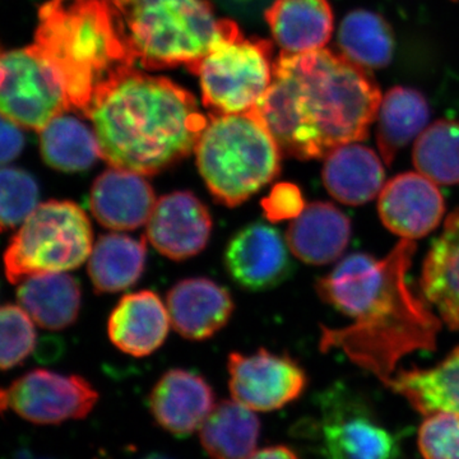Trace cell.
Masks as SVG:
<instances>
[{
	"instance_id": "1",
	"label": "cell",
	"mask_w": 459,
	"mask_h": 459,
	"mask_svg": "<svg viewBox=\"0 0 459 459\" xmlns=\"http://www.w3.org/2000/svg\"><path fill=\"white\" fill-rule=\"evenodd\" d=\"M415 252V243L402 238L385 259L346 256L316 283L320 299L352 319L347 327H322L320 350H340L385 385L402 358L435 349L442 325L407 283Z\"/></svg>"
},
{
	"instance_id": "2",
	"label": "cell",
	"mask_w": 459,
	"mask_h": 459,
	"mask_svg": "<svg viewBox=\"0 0 459 459\" xmlns=\"http://www.w3.org/2000/svg\"><path fill=\"white\" fill-rule=\"evenodd\" d=\"M380 102L379 86L367 69L323 48L299 54L282 51L255 111L281 152L312 160L367 140Z\"/></svg>"
},
{
	"instance_id": "3",
	"label": "cell",
	"mask_w": 459,
	"mask_h": 459,
	"mask_svg": "<svg viewBox=\"0 0 459 459\" xmlns=\"http://www.w3.org/2000/svg\"><path fill=\"white\" fill-rule=\"evenodd\" d=\"M101 157L113 168L156 175L186 159L208 123L197 100L169 78L133 71L91 108Z\"/></svg>"
},
{
	"instance_id": "4",
	"label": "cell",
	"mask_w": 459,
	"mask_h": 459,
	"mask_svg": "<svg viewBox=\"0 0 459 459\" xmlns=\"http://www.w3.org/2000/svg\"><path fill=\"white\" fill-rule=\"evenodd\" d=\"M33 45L59 74L69 108L86 117L137 62L111 0H49Z\"/></svg>"
},
{
	"instance_id": "5",
	"label": "cell",
	"mask_w": 459,
	"mask_h": 459,
	"mask_svg": "<svg viewBox=\"0 0 459 459\" xmlns=\"http://www.w3.org/2000/svg\"><path fill=\"white\" fill-rule=\"evenodd\" d=\"M195 151L205 186L226 207L244 204L280 174L282 152L255 108L211 114Z\"/></svg>"
},
{
	"instance_id": "6",
	"label": "cell",
	"mask_w": 459,
	"mask_h": 459,
	"mask_svg": "<svg viewBox=\"0 0 459 459\" xmlns=\"http://www.w3.org/2000/svg\"><path fill=\"white\" fill-rule=\"evenodd\" d=\"M129 47L147 71L189 65L228 31L207 0H111Z\"/></svg>"
},
{
	"instance_id": "7",
	"label": "cell",
	"mask_w": 459,
	"mask_h": 459,
	"mask_svg": "<svg viewBox=\"0 0 459 459\" xmlns=\"http://www.w3.org/2000/svg\"><path fill=\"white\" fill-rule=\"evenodd\" d=\"M89 216L72 201H48L27 217L4 253L9 282L75 270L92 252Z\"/></svg>"
},
{
	"instance_id": "8",
	"label": "cell",
	"mask_w": 459,
	"mask_h": 459,
	"mask_svg": "<svg viewBox=\"0 0 459 459\" xmlns=\"http://www.w3.org/2000/svg\"><path fill=\"white\" fill-rule=\"evenodd\" d=\"M186 68L198 75L202 99L211 113H246L256 108L273 81L272 44L244 38L231 21L222 38Z\"/></svg>"
},
{
	"instance_id": "9",
	"label": "cell",
	"mask_w": 459,
	"mask_h": 459,
	"mask_svg": "<svg viewBox=\"0 0 459 459\" xmlns=\"http://www.w3.org/2000/svg\"><path fill=\"white\" fill-rule=\"evenodd\" d=\"M66 110L71 108L62 80L35 45L0 53V113L41 132Z\"/></svg>"
},
{
	"instance_id": "10",
	"label": "cell",
	"mask_w": 459,
	"mask_h": 459,
	"mask_svg": "<svg viewBox=\"0 0 459 459\" xmlns=\"http://www.w3.org/2000/svg\"><path fill=\"white\" fill-rule=\"evenodd\" d=\"M99 394L89 380L35 369L0 388V413H16L38 425H56L90 415Z\"/></svg>"
},
{
	"instance_id": "11",
	"label": "cell",
	"mask_w": 459,
	"mask_h": 459,
	"mask_svg": "<svg viewBox=\"0 0 459 459\" xmlns=\"http://www.w3.org/2000/svg\"><path fill=\"white\" fill-rule=\"evenodd\" d=\"M322 449L325 459H397V439L347 389L323 395Z\"/></svg>"
},
{
	"instance_id": "12",
	"label": "cell",
	"mask_w": 459,
	"mask_h": 459,
	"mask_svg": "<svg viewBox=\"0 0 459 459\" xmlns=\"http://www.w3.org/2000/svg\"><path fill=\"white\" fill-rule=\"evenodd\" d=\"M228 369L232 400L255 412L282 409L300 397L307 385L298 362L265 349L252 355L230 353Z\"/></svg>"
},
{
	"instance_id": "13",
	"label": "cell",
	"mask_w": 459,
	"mask_h": 459,
	"mask_svg": "<svg viewBox=\"0 0 459 459\" xmlns=\"http://www.w3.org/2000/svg\"><path fill=\"white\" fill-rule=\"evenodd\" d=\"M226 271L234 282L249 291H265L285 282L292 273L289 250L279 230L250 223L229 241Z\"/></svg>"
},
{
	"instance_id": "14",
	"label": "cell",
	"mask_w": 459,
	"mask_h": 459,
	"mask_svg": "<svg viewBox=\"0 0 459 459\" xmlns=\"http://www.w3.org/2000/svg\"><path fill=\"white\" fill-rule=\"evenodd\" d=\"M212 232V217L204 202L188 190L172 192L156 202L146 237L157 252L174 261L199 255Z\"/></svg>"
},
{
	"instance_id": "15",
	"label": "cell",
	"mask_w": 459,
	"mask_h": 459,
	"mask_svg": "<svg viewBox=\"0 0 459 459\" xmlns=\"http://www.w3.org/2000/svg\"><path fill=\"white\" fill-rule=\"evenodd\" d=\"M444 210L443 195L437 184L416 172H404L389 180L383 186L377 204L385 228L409 240L433 231L439 225Z\"/></svg>"
},
{
	"instance_id": "16",
	"label": "cell",
	"mask_w": 459,
	"mask_h": 459,
	"mask_svg": "<svg viewBox=\"0 0 459 459\" xmlns=\"http://www.w3.org/2000/svg\"><path fill=\"white\" fill-rule=\"evenodd\" d=\"M216 398L207 380L193 371H166L150 394V409L160 428L178 437L199 430Z\"/></svg>"
},
{
	"instance_id": "17",
	"label": "cell",
	"mask_w": 459,
	"mask_h": 459,
	"mask_svg": "<svg viewBox=\"0 0 459 459\" xmlns=\"http://www.w3.org/2000/svg\"><path fill=\"white\" fill-rule=\"evenodd\" d=\"M156 204L155 190L143 175L111 168L93 181L90 208L104 228L131 231L148 222Z\"/></svg>"
},
{
	"instance_id": "18",
	"label": "cell",
	"mask_w": 459,
	"mask_h": 459,
	"mask_svg": "<svg viewBox=\"0 0 459 459\" xmlns=\"http://www.w3.org/2000/svg\"><path fill=\"white\" fill-rule=\"evenodd\" d=\"M166 301L175 331L193 341L208 340L221 331L235 307L229 290L204 277L175 283Z\"/></svg>"
},
{
	"instance_id": "19",
	"label": "cell",
	"mask_w": 459,
	"mask_h": 459,
	"mask_svg": "<svg viewBox=\"0 0 459 459\" xmlns=\"http://www.w3.org/2000/svg\"><path fill=\"white\" fill-rule=\"evenodd\" d=\"M170 322L168 307L156 292H133L123 296L111 313L108 337L120 351L144 358L165 342Z\"/></svg>"
},
{
	"instance_id": "20",
	"label": "cell",
	"mask_w": 459,
	"mask_h": 459,
	"mask_svg": "<svg viewBox=\"0 0 459 459\" xmlns=\"http://www.w3.org/2000/svg\"><path fill=\"white\" fill-rule=\"evenodd\" d=\"M351 223L342 211L327 202L304 208L286 232L289 249L296 258L312 265L336 261L349 246Z\"/></svg>"
},
{
	"instance_id": "21",
	"label": "cell",
	"mask_w": 459,
	"mask_h": 459,
	"mask_svg": "<svg viewBox=\"0 0 459 459\" xmlns=\"http://www.w3.org/2000/svg\"><path fill=\"white\" fill-rule=\"evenodd\" d=\"M265 20L277 45L286 53L323 49L333 32V11L328 0H276Z\"/></svg>"
},
{
	"instance_id": "22",
	"label": "cell",
	"mask_w": 459,
	"mask_h": 459,
	"mask_svg": "<svg viewBox=\"0 0 459 459\" xmlns=\"http://www.w3.org/2000/svg\"><path fill=\"white\" fill-rule=\"evenodd\" d=\"M385 168L373 150L362 144L337 147L325 157L323 183L329 195L349 205H361L380 195Z\"/></svg>"
},
{
	"instance_id": "23",
	"label": "cell",
	"mask_w": 459,
	"mask_h": 459,
	"mask_svg": "<svg viewBox=\"0 0 459 459\" xmlns=\"http://www.w3.org/2000/svg\"><path fill=\"white\" fill-rule=\"evenodd\" d=\"M421 289L449 328L459 331V210L449 214L442 235L429 250Z\"/></svg>"
},
{
	"instance_id": "24",
	"label": "cell",
	"mask_w": 459,
	"mask_h": 459,
	"mask_svg": "<svg viewBox=\"0 0 459 459\" xmlns=\"http://www.w3.org/2000/svg\"><path fill=\"white\" fill-rule=\"evenodd\" d=\"M17 300L39 327L60 331L78 319L82 292L74 277L57 272L22 281L17 289Z\"/></svg>"
},
{
	"instance_id": "25",
	"label": "cell",
	"mask_w": 459,
	"mask_h": 459,
	"mask_svg": "<svg viewBox=\"0 0 459 459\" xmlns=\"http://www.w3.org/2000/svg\"><path fill=\"white\" fill-rule=\"evenodd\" d=\"M261 422L255 411L235 400L217 403L199 428V440L211 459H247L256 451Z\"/></svg>"
},
{
	"instance_id": "26",
	"label": "cell",
	"mask_w": 459,
	"mask_h": 459,
	"mask_svg": "<svg viewBox=\"0 0 459 459\" xmlns=\"http://www.w3.org/2000/svg\"><path fill=\"white\" fill-rule=\"evenodd\" d=\"M144 238L108 234L100 237L91 252L89 274L99 294H111L135 285L146 268Z\"/></svg>"
},
{
	"instance_id": "27",
	"label": "cell",
	"mask_w": 459,
	"mask_h": 459,
	"mask_svg": "<svg viewBox=\"0 0 459 459\" xmlns=\"http://www.w3.org/2000/svg\"><path fill=\"white\" fill-rule=\"evenodd\" d=\"M377 141L380 155L392 165L395 155L427 129L430 108L419 91L394 87L377 110Z\"/></svg>"
},
{
	"instance_id": "28",
	"label": "cell",
	"mask_w": 459,
	"mask_h": 459,
	"mask_svg": "<svg viewBox=\"0 0 459 459\" xmlns=\"http://www.w3.org/2000/svg\"><path fill=\"white\" fill-rule=\"evenodd\" d=\"M386 386L407 398L422 415L459 416V346L433 369L401 371Z\"/></svg>"
},
{
	"instance_id": "29",
	"label": "cell",
	"mask_w": 459,
	"mask_h": 459,
	"mask_svg": "<svg viewBox=\"0 0 459 459\" xmlns=\"http://www.w3.org/2000/svg\"><path fill=\"white\" fill-rule=\"evenodd\" d=\"M42 160L63 172L89 170L100 157L98 137L74 115L60 114L41 131Z\"/></svg>"
},
{
	"instance_id": "30",
	"label": "cell",
	"mask_w": 459,
	"mask_h": 459,
	"mask_svg": "<svg viewBox=\"0 0 459 459\" xmlns=\"http://www.w3.org/2000/svg\"><path fill=\"white\" fill-rule=\"evenodd\" d=\"M338 45L347 59L362 68H383L394 57V30L379 14L359 9L343 18Z\"/></svg>"
},
{
	"instance_id": "31",
	"label": "cell",
	"mask_w": 459,
	"mask_h": 459,
	"mask_svg": "<svg viewBox=\"0 0 459 459\" xmlns=\"http://www.w3.org/2000/svg\"><path fill=\"white\" fill-rule=\"evenodd\" d=\"M413 164L435 184H459V122L439 120L429 126L416 140Z\"/></svg>"
},
{
	"instance_id": "32",
	"label": "cell",
	"mask_w": 459,
	"mask_h": 459,
	"mask_svg": "<svg viewBox=\"0 0 459 459\" xmlns=\"http://www.w3.org/2000/svg\"><path fill=\"white\" fill-rule=\"evenodd\" d=\"M38 181L18 168L0 169V234L16 229L38 207Z\"/></svg>"
},
{
	"instance_id": "33",
	"label": "cell",
	"mask_w": 459,
	"mask_h": 459,
	"mask_svg": "<svg viewBox=\"0 0 459 459\" xmlns=\"http://www.w3.org/2000/svg\"><path fill=\"white\" fill-rule=\"evenodd\" d=\"M36 331L31 318L17 305L0 307V370H8L31 355Z\"/></svg>"
},
{
	"instance_id": "34",
	"label": "cell",
	"mask_w": 459,
	"mask_h": 459,
	"mask_svg": "<svg viewBox=\"0 0 459 459\" xmlns=\"http://www.w3.org/2000/svg\"><path fill=\"white\" fill-rule=\"evenodd\" d=\"M419 446L425 459H459V416L452 412L429 415L420 428Z\"/></svg>"
},
{
	"instance_id": "35",
	"label": "cell",
	"mask_w": 459,
	"mask_h": 459,
	"mask_svg": "<svg viewBox=\"0 0 459 459\" xmlns=\"http://www.w3.org/2000/svg\"><path fill=\"white\" fill-rule=\"evenodd\" d=\"M261 204L264 216L271 222L296 219L307 207L301 190L292 183H277L262 199Z\"/></svg>"
},
{
	"instance_id": "36",
	"label": "cell",
	"mask_w": 459,
	"mask_h": 459,
	"mask_svg": "<svg viewBox=\"0 0 459 459\" xmlns=\"http://www.w3.org/2000/svg\"><path fill=\"white\" fill-rule=\"evenodd\" d=\"M25 147V134L20 126L0 113V165L13 161Z\"/></svg>"
},
{
	"instance_id": "37",
	"label": "cell",
	"mask_w": 459,
	"mask_h": 459,
	"mask_svg": "<svg viewBox=\"0 0 459 459\" xmlns=\"http://www.w3.org/2000/svg\"><path fill=\"white\" fill-rule=\"evenodd\" d=\"M247 459H299V457L289 446H272L255 451Z\"/></svg>"
},
{
	"instance_id": "38",
	"label": "cell",
	"mask_w": 459,
	"mask_h": 459,
	"mask_svg": "<svg viewBox=\"0 0 459 459\" xmlns=\"http://www.w3.org/2000/svg\"><path fill=\"white\" fill-rule=\"evenodd\" d=\"M141 459H172V458L166 457V455H157V453H155V455H146V457H143Z\"/></svg>"
},
{
	"instance_id": "39",
	"label": "cell",
	"mask_w": 459,
	"mask_h": 459,
	"mask_svg": "<svg viewBox=\"0 0 459 459\" xmlns=\"http://www.w3.org/2000/svg\"></svg>"
}]
</instances>
